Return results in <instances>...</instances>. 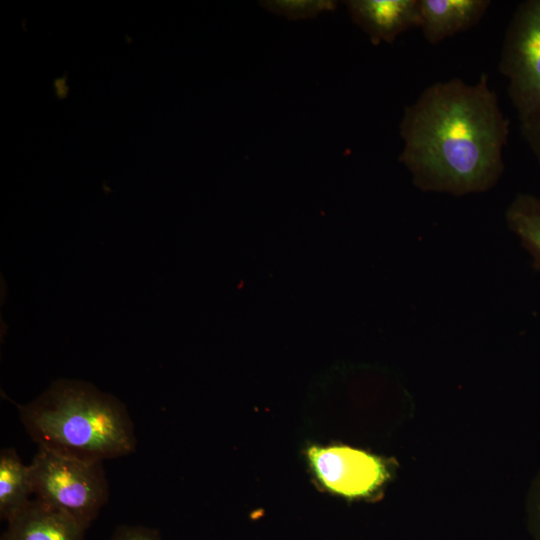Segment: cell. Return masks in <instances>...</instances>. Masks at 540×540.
Here are the masks:
<instances>
[{
  "label": "cell",
  "instance_id": "ba28073f",
  "mask_svg": "<svg viewBox=\"0 0 540 540\" xmlns=\"http://www.w3.org/2000/svg\"><path fill=\"white\" fill-rule=\"evenodd\" d=\"M420 29L430 44L476 26L491 5L489 0H419Z\"/></svg>",
  "mask_w": 540,
  "mask_h": 540
},
{
  "label": "cell",
  "instance_id": "9c48e42d",
  "mask_svg": "<svg viewBox=\"0 0 540 540\" xmlns=\"http://www.w3.org/2000/svg\"><path fill=\"white\" fill-rule=\"evenodd\" d=\"M33 492L30 465H25L15 449L0 452V518L9 521L28 502Z\"/></svg>",
  "mask_w": 540,
  "mask_h": 540
},
{
  "label": "cell",
  "instance_id": "4fadbf2b",
  "mask_svg": "<svg viewBox=\"0 0 540 540\" xmlns=\"http://www.w3.org/2000/svg\"><path fill=\"white\" fill-rule=\"evenodd\" d=\"M538 507H537V511H538V519H539V522H540V494H539V499H538Z\"/></svg>",
  "mask_w": 540,
  "mask_h": 540
},
{
  "label": "cell",
  "instance_id": "3957f363",
  "mask_svg": "<svg viewBox=\"0 0 540 540\" xmlns=\"http://www.w3.org/2000/svg\"><path fill=\"white\" fill-rule=\"evenodd\" d=\"M498 68L508 79L520 134L540 165V0H525L516 7Z\"/></svg>",
  "mask_w": 540,
  "mask_h": 540
},
{
  "label": "cell",
  "instance_id": "8fae6325",
  "mask_svg": "<svg viewBox=\"0 0 540 540\" xmlns=\"http://www.w3.org/2000/svg\"><path fill=\"white\" fill-rule=\"evenodd\" d=\"M260 5L271 13L290 20L314 18L321 13L334 11L338 5L332 0H270Z\"/></svg>",
  "mask_w": 540,
  "mask_h": 540
},
{
  "label": "cell",
  "instance_id": "6da1fadb",
  "mask_svg": "<svg viewBox=\"0 0 540 540\" xmlns=\"http://www.w3.org/2000/svg\"><path fill=\"white\" fill-rule=\"evenodd\" d=\"M399 162L422 191L455 196L485 192L504 172L509 121L489 77L459 78L426 87L404 109Z\"/></svg>",
  "mask_w": 540,
  "mask_h": 540
},
{
  "label": "cell",
  "instance_id": "5b68a950",
  "mask_svg": "<svg viewBox=\"0 0 540 540\" xmlns=\"http://www.w3.org/2000/svg\"><path fill=\"white\" fill-rule=\"evenodd\" d=\"M304 457L320 487L348 500L373 497L391 476L385 459L347 445L309 444Z\"/></svg>",
  "mask_w": 540,
  "mask_h": 540
},
{
  "label": "cell",
  "instance_id": "52a82bcc",
  "mask_svg": "<svg viewBox=\"0 0 540 540\" xmlns=\"http://www.w3.org/2000/svg\"><path fill=\"white\" fill-rule=\"evenodd\" d=\"M85 531L72 517L36 498L8 521L1 540H85Z\"/></svg>",
  "mask_w": 540,
  "mask_h": 540
},
{
  "label": "cell",
  "instance_id": "277c9868",
  "mask_svg": "<svg viewBox=\"0 0 540 540\" xmlns=\"http://www.w3.org/2000/svg\"><path fill=\"white\" fill-rule=\"evenodd\" d=\"M30 469L36 498L63 511L85 529L108 500L102 462H85L38 447Z\"/></svg>",
  "mask_w": 540,
  "mask_h": 540
},
{
  "label": "cell",
  "instance_id": "8992f818",
  "mask_svg": "<svg viewBox=\"0 0 540 540\" xmlns=\"http://www.w3.org/2000/svg\"><path fill=\"white\" fill-rule=\"evenodd\" d=\"M344 4L373 45L392 44L403 32L420 28L419 0H347Z\"/></svg>",
  "mask_w": 540,
  "mask_h": 540
},
{
  "label": "cell",
  "instance_id": "30bf717a",
  "mask_svg": "<svg viewBox=\"0 0 540 540\" xmlns=\"http://www.w3.org/2000/svg\"><path fill=\"white\" fill-rule=\"evenodd\" d=\"M505 218L509 229L532 256L534 268L540 271V196L518 194L508 206Z\"/></svg>",
  "mask_w": 540,
  "mask_h": 540
},
{
  "label": "cell",
  "instance_id": "7c38bea8",
  "mask_svg": "<svg viewBox=\"0 0 540 540\" xmlns=\"http://www.w3.org/2000/svg\"><path fill=\"white\" fill-rule=\"evenodd\" d=\"M110 540H163L153 528L140 525H122L115 529Z\"/></svg>",
  "mask_w": 540,
  "mask_h": 540
},
{
  "label": "cell",
  "instance_id": "7a4b0ae2",
  "mask_svg": "<svg viewBox=\"0 0 540 540\" xmlns=\"http://www.w3.org/2000/svg\"><path fill=\"white\" fill-rule=\"evenodd\" d=\"M18 409L32 440L56 454L94 463L135 452L134 425L125 405L90 383L54 381Z\"/></svg>",
  "mask_w": 540,
  "mask_h": 540
}]
</instances>
